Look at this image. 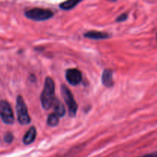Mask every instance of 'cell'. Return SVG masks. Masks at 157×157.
Returning a JSON list of instances; mask_svg holds the SVG:
<instances>
[{"mask_svg": "<svg viewBox=\"0 0 157 157\" xmlns=\"http://www.w3.org/2000/svg\"><path fill=\"white\" fill-rule=\"evenodd\" d=\"M55 82L51 78L48 77L44 81V88L41 94V104L44 110H48L54 104L55 100Z\"/></svg>", "mask_w": 157, "mask_h": 157, "instance_id": "obj_1", "label": "cell"}, {"mask_svg": "<svg viewBox=\"0 0 157 157\" xmlns=\"http://www.w3.org/2000/svg\"><path fill=\"white\" fill-rule=\"evenodd\" d=\"M15 108H16L17 120L18 123L21 125H28L30 124L31 117L29 114L27 106L21 95L17 97Z\"/></svg>", "mask_w": 157, "mask_h": 157, "instance_id": "obj_2", "label": "cell"}, {"mask_svg": "<svg viewBox=\"0 0 157 157\" xmlns=\"http://www.w3.org/2000/svg\"><path fill=\"white\" fill-rule=\"evenodd\" d=\"M26 18L36 21H42L48 20L53 17L54 13L51 10L40 8L29 9L25 12Z\"/></svg>", "mask_w": 157, "mask_h": 157, "instance_id": "obj_3", "label": "cell"}, {"mask_svg": "<svg viewBox=\"0 0 157 157\" xmlns=\"http://www.w3.org/2000/svg\"><path fill=\"white\" fill-rule=\"evenodd\" d=\"M61 90L63 99H64V102L66 103V104L67 106V108H68L69 115L71 117H74L77 114V111H78V104H77L73 94H72L71 90H69V88L67 86H65L64 84H62L61 85Z\"/></svg>", "mask_w": 157, "mask_h": 157, "instance_id": "obj_4", "label": "cell"}, {"mask_svg": "<svg viewBox=\"0 0 157 157\" xmlns=\"http://www.w3.org/2000/svg\"><path fill=\"white\" fill-rule=\"evenodd\" d=\"M0 117L6 124H12L15 121L12 107L10 104L5 100L0 101Z\"/></svg>", "mask_w": 157, "mask_h": 157, "instance_id": "obj_5", "label": "cell"}, {"mask_svg": "<svg viewBox=\"0 0 157 157\" xmlns=\"http://www.w3.org/2000/svg\"><path fill=\"white\" fill-rule=\"evenodd\" d=\"M65 78L69 84L76 86L81 83L82 80V74L78 69L70 68L66 71Z\"/></svg>", "mask_w": 157, "mask_h": 157, "instance_id": "obj_6", "label": "cell"}, {"mask_svg": "<svg viewBox=\"0 0 157 157\" xmlns=\"http://www.w3.org/2000/svg\"><path fill=\"white\" fill-rule=\"evenodd\" d=\"M101 81L103 85L107 87H111L113 86V71L110 69H105L104 70L101 76Z\"/></svg>", "mask_w": 157, "mask_h": 157, "instance_id": "obj_7", "label": "cell"}, {"mask_svg": "<svg viewBox=\"0 0 157 157\" xmlns=\"http://www.w3.org/2000/svg\"><path fill=\"white\" fill-rule=\"evenodd\" d=\"M84 35L86 38L93 40L107 39L110 37L109 34L106 33V32H98V31H89V32L84 33Z\"/></svg>", "mask_w": 157, "mask_h": 157, "instance_id": "obj_8", "label": "cell"}, {"mask_svg": "<svg viewBox=\"0 0 157 157\" xmlns=\"http://www.w3.org/2000/svg\"><path fill=\"white\" fill-rule=\"evenodd\" d=\"M36 135H37V131L35 127H30V129L26 132L24 137H23V143H24L25 145H29V144H32V143L35 141V138H36Z\"/></svg>", "mask_w": 157, "mask_h": 157, "instance_id": "obj_9", "label": "cell"}, {"mask_svg": "<svg viewBox=\"0 0 157 157\" xmlns=\"http://www.w3.org/2000/svg\"><path fill=\"white\" fill-rule=\"evenodd\" d=\"M52 107L54 108L55 113H56L59 117H64V115H65L66 110L64 104H63L59 100L57 99V98H55L53 105H52Z\"/></svg>", "mask_w": 157, "mask_h": 157, "instance_id": "obj_10", "label": "cell"}, {"mask_svg": "<svg viewBox=\"0 0 157 157\" xmlns=\"http://www.w3.org/2000/svg\"><path fill=\"white\" fill-rule=\"evenodd\" d=\"M82 0H66L60 4V8L63 10H71L74 9L78 4H79Z\"/></svg>", "mask_w": 157, "mask_h": 157, "instance_id": "obj_11", "label": "cell"}, {"mask_svg": "<svg viewBox=\"0 0 157 157\" xmlns=\"http://www.w3.org/2000/svg\"><path fill=\"white\" fill-rule=\"evenodd\" d=\"M59 117L54 112L48 115L47 119V124L49 127H56L59 123Z\"/></svg>", "mask_w": 157, "mask_h": 157, "instance_id": "obj_12", "label": "cell"}, {"mask_svg": "<svg viewBox=\"0 0 157 157\" xmlns=\"http://www.w3.org/2000/svg\"><path fill=\"white\" fill-rule=\"evenodd\" d=\"M14 139V136L12 133L10 132H7V133H5L4 135V141L7 144H10L12 142Z\"/></svg>", "mask_w": 157, "mask_h": 157, "instance_id": "obj_13", "label": "cell"}, {"mask_svg": "<svg viewBox=\"0 0 157 157\" xmlns=\"http://www.w3.org/2000/svg\"><path fill=\"white\" fill-rule=\"evenodd\" d=\"M127 18H128V15H127V14L123 13L117 17V18L116 19V21H117V22H123V21H126V20L127 19Z\"/></svg>", "mask_w": 157, "mask_h": 157, "instance_id": "obj_14", "label": "cell"}, {"mask_svg": "<svg viewBox=\"0 0 157 157\" xmlns=\"http://www.w3.org/2000/svg\"><path fill=\"white\" fill-rule=\"evenodd\" d=\"M139 157H157V151L153 152V153H149V154L144 155V156H139Z\"/></svg>", "mask_w": 157, "mask_h": 157, "instance_id": "obj_15", "label": "cell"}, {"mask_svg": "<svg viewBox=\"0 0 157 157\" xmlns=\"http://www.w3.org/2000/svg\"><path fill=\"white\" fill-rule=\"evenodd\" d=\"M108 1H110V2H115V1H117V0H108Z\"/></svg>", "mask_w": 157, "mask_h": 157, "instance_id": "obj_16", "label": "cell"}]
</instances>
